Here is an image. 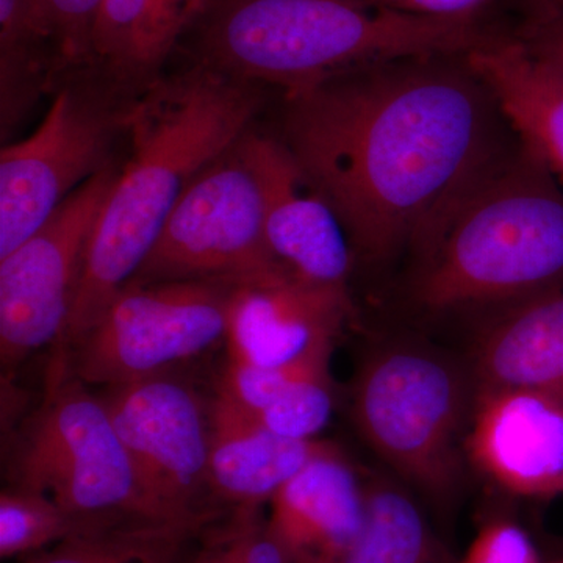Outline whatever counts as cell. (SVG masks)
Returning <instances> with one entry per match:
<instances>
[{
  "instance_id": "cell-15",
  "label": "cell",
  "mask_w": 563,
  "mask_h": 563,
  "mask_svg": "<svg viewBox=\"0 0 563 563\" xmlns=\"http://www.w3.org/2000/svg\"><path fill=\"white\" fill-rule=\"evenodd\" d=\"M366 518V484L340 448L320 455L269 501V531L295 563H339Z\"/></svg>"
},
{
  "instance_id": "cell-13",
  "label": "cell",
  "mask_w": 563,
  "mask_h": 563,
  "mask_svg": "<svg viewBox=\"0 0 563 563\" xmlns=\"http://www.w3.org/2000/svg\"><path fill=\"white\" fill-rule=\"evenodd\" d=\"M466 461L499 490L563 496V401L531 390H476Z\"/></svg>"
},
{
  "instance_id": "cell-11",
  "label": "cell",
  "mask_w": 563,
  "mask_h": 563,
  "mask_svg": "<svg viewBox=\"0 0 563 563\" xmlns=\"http://www.w3.org/2000/svg\"><path fill=\"white\" fill-rule=\"evenodd\" d=\"M120 168L107 166L80 185L25 242L0 257V362L3 376L68 324L85 252Z\"/></svg>"
},
{
  "instance_id": "cell-8",
  "label": "cell",
  "mask_w": 563,
  "mask_h": 563,
  "mask_svg": "<svg viewBox=\"0 0 563 563\" xmlns=\"http://www.w3.org/2000/svg\"><path fill=\"white\" fill-rule=\"evenodd\" d=\"M233 280L131 284L91 331L57 363V372L107 388L172 373L225 342Z\"/></svg>"
},
{
  "instance_id": "cell-23",
  "label": "cell",
  "mask_w": 563,
  "mask_h": 563,
  "mask_svg": "<svg viewBox=\"0 0 563 563\" xmlns=\"http://www.w3.org/2000/svg\"><path fill=\"white\" fill-rule=\"evenodd\" d=\"M332 351L314 352L287 365L261 366L229 361L218 391L247 412H258L295 385L331 376Z\"/></svg>"
},
{
  "instance_id": "cell-4",
  "label": "cell",
  "mask_w": 563,
  "mask_h": 563,
  "mask_svg": "<svg viewBox=\"0 0 563 563\" xmlns=\"http://www.w3.org/2000/svg\"><path fill=\"white\" fill-rule=\"evenodd\" d=\"M415 302L431 312L563 290V187L520 143L444 207L415 246Z\"/></svg>"
},
{
  "instance_id": "cell-31",
  "label": "cell",
  "mask_w": 563,
  "mask_h": 563,
  "mask_svg": "<svg viewBox=\"0 0 563 563\" xmlns=\"http://www.w3.org/2000/svg\"><path fill=\"white\" fill-rule=\"evenodd\" d=\"M559 2H563V0H529V7L544 5V3H559Z\"/></svg>"
},
{
  "instance_id": "cell-1",
  "label": "cell",
  "mask_w": 563,
  "mask_h": 563,
  "mask_svg": "<svg viewBox=\"0 0 563 563\" xmlns=\"http://www.w3.org/2000/svg\"><path fill=\"white\" fill-rule=\"evenodd\" d=\"M451 58L385 63L287 95L280 141L339 214L355 258L417 246L499 155L498 107L465 57Z\"/></svg>"
},
{
  "instance_id": "cell-2",
  "label": "cell",
  "mask_w": 563,
  "mask_h": 563,
  "mask_svg": "<svg viewBox=\"0 0 563 563\" xmlns=\"http://www.w3.org/2000/svg\"><path fill=\"white\" fill-rule=\"evenodd\" d=\"M261 103L258 85L201 62L136 98L131 151L92 229L62 357L135 277L191 180L250 132Z\"/></svg>"
},
{
  "instance_id": "cell-19",
  "label": "cell",
  "mask_w": 563,
  "mask_h": 563,
  "mask_svg": "<svg viewBox=\"0 0 563 563\" xmlns=\"http://www.w3.org/2000/svg\"><path fill=\"white\" fill-rule=\"evenodd\" d=\"M476 390H531L563 401V290L509 303L477 339Z\"/></svg>"
},
{
  "instance_id": "cell-29",
  "label": "cell",
  "mask_w": 563,
  "mask_h": 563,
  "mask_svg": "<svg viewBox=\"0 0 563 563\" xmlns=\"http://www.w3.org/2000/svg\"><path fill=\"white\" fill-rule=\"evenodd\" d=\"M365 5L431 20L479 21L493 0H357Z\"/></svg>"
},
{
  "instance_id": "cell-16",
  "label": "cell",
  "mask_w": 563,
  "mask_h": 563,
  "mask_svg": "<svg viewBox=\"0 0 563 563\" xmlns=\"http://www.w3.org/2000/svg\"><path fill=\"white\" fill-rule=\"evenodd\" d=\"M209 410L210 495L236 510H258L310 462L339 448L328 440L276 435L220 391Z\"/></svg>"
},
{
  "instance_id": "cell-21",
  "label": "cell",
  "mask_w": 563,
  "mask_h": 563,
  "mask_svg": "<svg viewBox=\"0 0 563 563\" xmlns=\"http://www.w3.org/2000/svg\"><path fill=\"white\" fill-rule=\"evenodd\" d=\"M195 529L177 526L85 532L33 554L25 563H177Z\"/></svg>"
},
{
  "instance_id": "cell-9",
  "label": "cell",
  "mask_w": 563,
  "mask_h": 563,
  "mask_svg": "<svg viewBox=\"0 0 563 563\" xmlns=\"http://www.w3.org/2000/svg\"><path fill=\"white\" fill-rule=\"evenodd\" d=\"M244 135L191 180L131 282L242 280L280 266L266 244L265 191Z\"/></svg>"
},
{
  "instance_id": "cell-6",
  "label": "cell",
  "mask_w": 563,
  "mask_h": 563,
  "mask_svg": "<svg viewBox=\"0 0 563 563\" xmlns=\"http://www.w3.org/2000/svg\"><path fill=\"white\" fill-rule=\"evenodd\" d=\"M9 462L10 485L51 496L85 532L176 526L147 499L101 396L66 374L18 432Z\"/></svg>"
},
{
  "instance_id": "cell-24",
  "label": "cell",
  "mask_w": 563,
  "mask_h": 563,
  "mask_svg": "<svg viewBox=\"0 0 563 563\" xmlns=\"http://www.w3.org/2000/svg\"><path fill=\"white\" fill-rule=\"evenodd\" d=\"M335 396L331 376L306 380L285 391L252 418L276 435L285 439H318L331 421Z\"/></svg>"
},
{
  "instance_id": "cell-32",
  "label": "cell",
  "mask_w": 563,
  "mask_h": 563,
  "mask_svg": "<svg viewBox=\"0 0 563 563\" xmlns=\"http://www.w3.org/2000/svg\"><path fill=\"white\" fill-rule=\"evenodd\" d=\"M555 563H563V558H562V561H559V562H555Z\"/></svg>"
},
{
  "instance_id": "cell-28",
  "label": "cell",
  "mask_w": 563,
  "mask_h": 563,
  "mask_svg": "<svg viewBox=\"0 0 563 563\" xmlns=\"http://www.w3.org/2000/svg\"><path fill=\"white\" fill-rule=\"evenodd\" d=\"M518 36L563 70V2L529 7L528 20Z\"/></svg>"
},
{
  "instance_id": "cell-17",
  "label": "cell",
  "mask_w": 563,
  "mask_h": 563,
  "mask_svg": "<svg viewBox=\"0 0 563 563\" xmlns=\"http://www.w3.org/2000/svg\"><path fill=\"white\" fill-rule=\"evenodd\" d=\"M526 150L563 187V70L520 36L490 38L465 55Z\"/></svg>"
},
{
  "instance_id": "cell-22",
  "label": "cell",
  "mask_w": 563,
  "mask_h": 563,
  "mask_svg": "<svg viewBox=\"0 0 563 563\" xmlns=\"http://www.w3.org/2000/svg\"><path fill=\"white\" fill-rule=\"evenodd\" d=\"M85 533L84 526L44 493L3 488L0 495V558L38 554L51 544Z\"/></svg>"
},
{
  "instance_id": "cell-27",
  "label": "cell",
  "mask_w": 563,
  "mask_h": 563,
  "mask_svg": "<svg viewBox=\"0 0 563 563\" xmlns=\"http://www.w3.org/2000/svg\"><path fill=\"white\" fill-rule=\"evenodd\" d=\"M459 563H540V559L531 536L520 525L493 518Z\"/></svg>"
},
{
  "instance_id": "cell-25",
  "label": "cell",
  "mask_w": 563,
  "mask_h": 563,
  "mask_svg": "<svg viewBox=\"0 0 563 563\" xmlns=\"http://www.w3.org/2000/svg\"><path fill=\"white\" fill-rule=\"evenodd\" d=\"M103 0H31L41 33L54 52L58 68L87 65L92 29Z\"/></svg>"
},
{
  "instance_id": "cell-14",
  "label": "cell",
  "mask_w": 563,
  "mask_h": 563,
  "mask_svg": "<svg viewBox=\"0 0 563 563\" xmlns=\"http://www.w3.org/2000/svg\"><path fill=\"white\" fill-rule=\"evenodd\" d=\"M244 143L265 191V236L274 261L299 279L347 288L355 255L331 202L280 140L247 132Z\"/></svg>"
},
{
  "instance_id": "cell-7",
  "label": "cell",
  "mask_w": 563,
  "mask_h": 563,
  "mask_svg": "<svg viewBox=\"0 0 563 563\" xmlns=\"http://www.w3.org/2000/svg\"><path fill=\"white\" fill-rule=\"evenodd\" d=\"M55 96L29 139L0 154V257L38 231L80 185L111 165L133 103L92 70Z\"/></svg>"
},
{
  "instance_id": "cell-10",
  "label": "cell",
  "mask_w": 563,
  "mask_h": 563,
  "mask_svg": "<svg viewBox=\"0 0 563 563\" xmlns=\"http://www.w3.org/2000/svg\"><path fill=\"white\" fill-rule=\"evenodd\" d=\"M147 499L163 520L203 528L207 507L210 404L172 374L107 387L101 393Z\"/></svg>"
},
{
  "instance_id": "cell-3",
  "label": "cell",
  "mask_w": 563,
  "mask_h": 563,
  "mask_svg": "<svg viewBox=\"0 0 563 563\" xmlns=\"http://www.w3.org/2000/svg\"><path fill=\"white\" fill-rule=\"evenodd\" d=\"M195 27L203 65L287 95L385 63L461 57L490 40L479 21L409 16L357 0H210Z\"/></svg>"
},
{
  "instance_id": "cell-18",
  "label": "cell",
  "mask_w": 563,
  "mask_h": 563,
  "mask_svg": "<svg viewBox=\"0 0 563 563\" xmlns=\"http://www.w3.org/2000/svg\"><path fill=\"white\" fill-rule=\"evenodd\" d=\"M210 0H103L85 68L128 95L162 79L169 55L201 20Z\"/></svg>"
},
{
  "instance_id": "cell-12",
  "label": "cell",
  "mask_w": 563,
  "mask_h": 563,
  "mask_svg": "<svg viewBox=\"0 0 563 563\" xmlns=\"http://www.w3.org/2000/svg\"><path fill=\"white\" fill-rule=\"evenodd\" d=\"M350 314L347 288L299 279L284 266L233 280L224 342L229 361L287 365L333 350Z\"/></svg>"
},
{
  "instance_id": "cell-20",
  "label": "cell",
  "mask_w": 563,
  "mask_h": 563,
  "mask_svg": "<svg viewBox=\"0 0 563 563\" xmlns=\"http://www.w3.org/2000/svg\"><path fill=\"white\" fill-rule=\"evenodd\" d=\"M366 518L339 563H459L406 488L366 481Z\"/></svg>"
},
{
  "instance_id": "cell-5",
  "label": "cell",
  "mask_w": 563,
  "mask_h": 563,
  "mask_svg": "<svg viewBox=\"0 0 563 563\" xmlns=\"http://www.w3.org/2000/svg\"><path fill=\"white\" fill-rule=\"evenodd\" d=\"M474 398L470 368L442 351L401 340L363 358L352 384L351 418L402 484L444 506L465 476Z\"/></svg>"
},
{
  "instance_id": "cell-30",
  "label": "cell",
  "mask_w": 563,
  "mask_h": 563,
  "mask_svg": "<svg viewBox=\"0 0 563 563\" xmlns=\"http://www.w3.org/2000/svg\"><path fill=\"white\" fill-rule=\"evenodd\" d=\"M548 542H550L551 547H553L559 554H562L563 558V537H548Z\"/></svg>"
},
{
  "instance_id": "cell-26",
  "label": "cell",
  "mask_w": 563,
  "mask_h": 563,
  "mask_svg": "<svg viewBox=\"0 0 563 563\" xmlns=\"http://www.w3.org/2000/svg\"><path fill=\"white\" fill-rule=\"evenodd\" d=\"M191 563H295L258 518V510H236L235 520L217 533Z\"/></svg>"
}]
</instances>
